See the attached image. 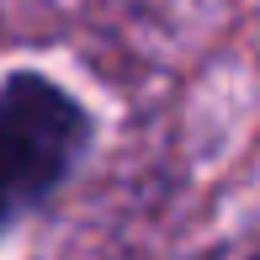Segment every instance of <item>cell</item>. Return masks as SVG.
<instances>
[{
	"mask_svg": "<svg viewBox=\"0 0 260 260\" xmlns=\"http://www.w3.org/2000/svg\"><path fill=\"white\" fill-rule=\"evenodd\" d=\"M85 138V106L48 75L16 69L0 85V229L64 181Z\"/></svg>",
	"mask_w": 260,
	"mask_h": 260,
	"instance_id": "6da1fadb",
	"label": "cell"
}]
</instances>
